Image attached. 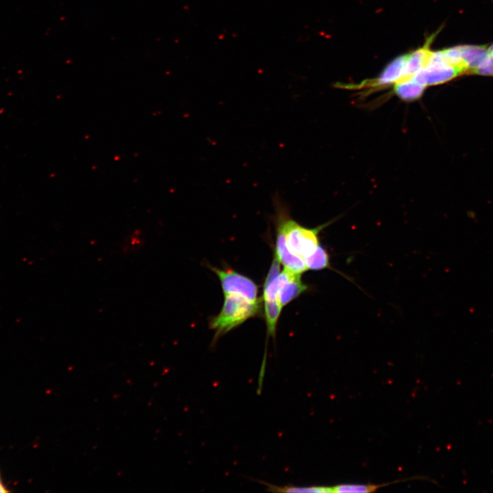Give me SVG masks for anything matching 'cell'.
I'll return each mask as SVG.
<instances>
[{
  "label": "cell",
  "mask_w": 493,
  "mask_h": 493,
  "mask_svg": "<svg viewBox=\"0 0 493 493\" xmlns=\"http://www.w3.org/2000/svg\"><path fill=\"white\" fill-rule=\"evenodd\" d=\"M292 272L283 269L280 275L263 289V300L277 299L278 294L283 284L290 278Z\"/></svg>",
  "instance_id": "cell-13"
},
{
  "label": "cell",
  "mask_w": 493,
  "mask_h": 493,
  "mask_svg": "<svg viewBox=\"0 0 493 493\" xmlns=\"http://www.w3.org/2000/svg\"><path fill=\"white\" fill-rule=\"evenodd\" d=\"M210 268L218 277L224 294H238L253 302L259 301L258 288L251 279L231 269Z\"/></svg>",
  "instance_id": "cell-3"
},
{
  "label": "cell",
  "mask_w": 493,
  "mask_h": 493,
  "mask_svg": "<svg viewBox=\"0 0 493 493\" xmlns=\"http://www.w3.org/2000/svg\"><path fill=\"white\" fill-rule=\"evenodd\" d=\"M406 59L407 55L398 56L385 67L377 78L363 83L364 86L381 88L399 81L403 76Z\"/></svg>",
  "instance_id": "cell-6"
},
{
  "label": "cell",
  "mask_w": 493,
  "mask_h": 493,
  "mask_svg": "<svg viewBox=\"0 0 493 493\" xmlns=\"http://www.w3.org/2000/svg\"><path fill=\"white\" fill-rule=\"evenodd\" d=\"M280 265H281V262H280L276 253L275 252L272 264L270 265V269H269L268 273L265 279L264 286L269 284L270 282H272L275 279H276L280 275V273H281Z\"/></svg>",
  "instance_id": "cell-18"
},
{
  "label": "cell",
  "mask_w": 493,
  "mask_h": 493,
  "mask_svg": "<svg viewBox=\"0 0 493 493\" xmlns=\"http://www.w3.org/2000/svg\"><path fill=\"white\" fill-rule=\"evenodd\" d=\"M282 307L277 299L264 300V315L267 326L268 336L275 338L276 327Z\"/></svg>",
  "instance_id": "cell-11"
},
{
  "label": "cell",
  "mask_w": 493,
  "mask_h": 493,
  "mask_svg": "<svg viewBox=\"0 0 493 493\" xmlns=\"http://www.w3.org/2000/svg\"><path fill=\"white\" fill-rule=\"evenodd\" d=\"M462 74V72L457 67L448 63H441L425 66L412 78L427 87L447 82Z\"/></svg>",
  "instance_id": "cell-4"
},
{
  "label": "cell",
  "mask_w": 493,
  "mask_h": 493,
  "mask_svg": "<svg viewBox=\"0 0 493 493\" xmlns=\"http://www.w3.org/2000/svg\"><path fill=\"white\" fill-rule=\"evenodd\" d=\"M308 287L301 280V275L292 273L281 288L277 301L284 307L307 290Z\"/></svg>",
  "instance_id": "cell-8"
},
{
  "label": "cell",
  "mask_w": 493,
  "mask_h": 493,
  "mask_svg": "<svg viewBox=\"0 0 493 493\" xmlns=\"http://www.w3.org/2000/svg\"><path fill=\"white\" fill-rule=\"evenodd\" d=\"M220 313L211 318L210 327L215 331L214 341L260 312V301H250L235 294H224Z\"/></svg>",
  "instance_id": "cell-2"
},
{
  "label": "cell",
  "mask_w": 493,
  "mask_h": 493,
  "mask_svg": "<svg viewBox=\"0 0 493 493\" xmlns=\"http://www.w3.org/2000/svg\"><path fill=\"white\" fill-rule=\"evenodd\" d=\"M426 87L412 78L401 79L394 84V93L402 100L411 101L420 98Z\"/></svg>",
  "instance_id": "cell-10"
},
{
  "label": "cell",
  "mask_w": 493,
  "mask_h": 493,
  "mask_svg": "<svg viewBox=\"0 0 493 493\" xmlns=\"http://www.w3.org/2000/svg\"><path fill=\"white\" fill-rule=\"evenodd\" d=\"M488 51H489L490 53H493V45L490 47V49H488Z\"/></svg>",
  "instance_id": "cell-20"
},
{
  "label": "cell",
  "mask_w": 493,
  "mask_h": 493,
  "mask_svg": "<svg viewBox=\"0 0 493 493\" xmlns=\"http://www.w3.org/2000/svg\"><path fill=\"white\" fill-rule=\"evenodd\" d=\"M465 73L477 68L489 53L485 45H466L459 46Z\"/></svg>",
  "instance_id": "cell-9"
},
{
  "label": "cell",
  "mask_w": 493,
  "mask_h": 493,
  "mask_svg": "<svg viewBox=\"0 0 493 493\" xmlns=\"http://www.w3.org/2000/svg\"><path fill=\"white\" fill-rule=\"evenodd\" d=\"M275 225L276 244L275 252L285 269L301 275L307 270L304 259L289 249L282 228L279 225Z\"/></svg>",
  "instance_id": "cell-5"
},
{
  "label": "cell",
  "mask_w": 493,
  "mask_h": 493,
  "mask_svg": "<svg viewBox=\"0 0 493 493\" xmlns=\"http://www.w3.org/2000/svg\"><path fill=\"white\" fill-rule=\"evenodd\" d=\"M9 491L5 488V485H3L1 475H0V492H8Z\"/></svg>",
  "instance_id": "cell-19"
},
{
  "label": "cell",
  "mask_w": 493,
  "mask_h": 493,
  "mask_svg": "<svg viewBox=\"0 0 493 493\" xmlns=\"http://www.w3.org/2000/svg\"><path fill=\"white\" fill-rule=\"evenodd\" d=\"M470 73L484 76H493V53L489 52L479 65Z\"/></svg>",
  "instance_id": "cell-16"
},
{
  "label": "cell",
  "mask_w": 493,
  "mask_h": 493,
  "mask_svg": "<svg viewBox=\"0 0 493 493\" xmlns=\"http://www.w3.org/2000/svg\"><path fill=\"white\" fill-rule=\"evenodd\" d=\"M307 270H320L325 268L332 269L329 256L326 249L320 244L315 251L303 257Z\"/></svg>",
  "instance_id": "cell-12"
},
{
  "label": "cell",
  "mask_w": 493,
  "mask_h": 493,
  "mask_svg": "<svg viewBox=\"0 0 493 493\" xmlns=\"http://www.w3.org/2000/svg\"><path fill=\"white\" fill-rule=\"evenodd\" d=\"M268 490L273 492H317V493H327L333 492V487L327 486H307V487H299L293 485H286L283 487H278L275 485L266 484Z\"/></svg>",
  "instance_id": "cell-14"
},
{
  "label": "cell",
  "mask_w": 493,
  "mask_h": 493,
  "mask_svg": "<svg viewBox=\"0 0 493 493\" xmlns=\"http://www.w3.org/2000/svg\"><path fill=\"white\" fill-rule=\"evenodd\" d=\"M431 40L432 38H430L422 47L407 54L402 79L412 78L416 72L426 66L431 52L429 47Z\"/></svg>",
  "instance_id": "cell-7"
},
{
  "label": "cell",
  "mask_w": 493,
  "mask_h": 493,
  "mask_svg": "<svg viewBox=\"0 0 493 493\" xmlns=\"http://www.w3.org/2000/svg\"><path fill=\"white\" fill-rule=\"evenodd\" d=\"M275 224L279 225L286 236L287 245L294 253L303 258L312 253L320 244L318 234L330 222L315 228L302 226L293 218L278 197H275Z\"/></svg>",
  "instance_id": "cell-1"
},
{
  "label": "cell",
  "mask_w": 493,
  "mask_h": 493,
  "mask_svg": "<svg viewBox=\"0 0 493 493\" xmlns=\"http://www.w3.org/2000/svg\"><path fill=\"white\" fill-rule=\"evenodd\" d=\"M375 485L364 484H340L333 487V492L343 493H363L372 492L378 490L380 487L388 485Z\"/></svg>",
  "instance_id": "cell-15"
},
{
  "label": "cell",
  "mask_w": 493,
  "mask_h": 493,
  "mask_svg": "<svg viewBox=\"0 0 493 493\" xmlns=\"http://www.w3.org/2000/svg\"><path fill=\"white\" fill-rule=\"evenodd\" d=\"M143 236L138 232L134 233L126 238L123 250L125 253H131L140 248L143 245Z\"/></svg>",
  "instance_id": "cell-17"
}]
</instances>
